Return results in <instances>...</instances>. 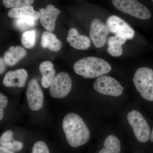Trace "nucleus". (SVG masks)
Listing matches in <instances>:
<instances>
[{"instance_id": "f257e3e1", "label": "nucleus", "mask_w": 153, "mask_h": 153, "mask_svg": "<svg viewBox=\"0 0 153 153\" xmlns=\"http://www.w3.org/2000/svg\"><path fill=\"white\" fill-rule=\"evenodd\" d=\"M62 126L67 142L71 146L76 148L85 144L90 138V132L78 115L70 113L63 118Z\"/></svg>"}, {"instance_id": "4468645a", "label": "nucleus", "mask_w": 153, "mask_h": 153, "mask_svg": "<svg viewBox=\"0 0 153 153\" xmlns=\"http://www.w3.org/2000/svg\"><path fill=\"white\" fill-rule=\"evenodd\" d=\"M127 38L120 35H115L110 37L108 39V47L107 52L113 57H118L121 56L123 52L122 45L127 41Z\"/></svg>"}, {"instance_id": "b1692460", "label": "nucleus", "mask_w": 153, "mask_h": 153, "mask_svg": "<svg viewBox=\"0 0 153 153\" xmlns=\"http://www.w3.org/2000/svg\"><path fill=\"white\" fill-rule=\"evenodd\" d=\"M32 153H50L49 148L46 143L39 141L33 146Z\"/></svg>"}, {"instance_id": "c85d7f7f", "label": "nucleus", "mask_w": 153, "mask_h": 153, "mask_svg": "<svg viewBox=\"0 0 153 153\" xmlns=\"http://www.w3.org/2000/svg\"><path fill=\"white\" fill-rule=\"evenodd\" d=\"M152 1L153 2V0H152Z\"/></svg>"}, {"instance_id": "412c9836", "label": "nucleus", "mask_w": 153, "mask_h": 153, "mask_svg": "<svg viewBox=\"0 0 153 153\" xmlns=\"http://www.w3.org/2000/svg\"><path fill=\"white\" fill-rule=\"evenodd\" d=\"M36 21L33 17H27L16 19L14 24L17 29L23 31L34 27L36 25Z\"/></svg>"}, {"instance_id": "7ed1b4c3", "label": "nucleus", "mask_w": 153, "mask_h": 153, "mask_svg": "<svg viewBox=\"0 0 153 153\" xmlns=\"http://www.w3.org/2000/svg\"><path fill=\"white\" fill-rule=\"evenodd\" d=\"M134 85L141 96L149 101H153V70L148 67L137 69L133 79Z\"/></svg>"}, {"instance_id": "6e6552de", "label": "nucleus", "mask_w": 153, "mask_h": 153, "mask_svg": "<svg viewBox=\"0 0 153 153\" xmlns=\"http://www.w3.org/2000/svg\"><path fill=\"white\" fill-rule=\"evenodd\" d=\"M110 32L106 25L100 19H95L91 21L89 36L96 48H102L104 46Z\"/></svg>"}, {"instance_id": "39448f33", "label": "nucleus", "mask_w": 153, "mask_h": 153, "mask_svg": "<svg viewBox=\"0 0 153 153\" xmlns=\"http://www.w3.org/2000/svg\"><path fill=\"white\" fill-rule=\"evenodd\" d=\"M127 120L137 139L141 143L147 142L150 138L151 129L141 114L137 111H132L128 114Z\"/></svg>"}, {"instance_id": "ddd939ff", "label": "nucleus", "mask_w": 153, "mask_h": 153, "mask_svg": "<svg viewBox=\"0 0 153 153\" xmlns=\"http://www.w3.org/2000/svg\"><path fill=\"white\" fill-rule=\"evenodd\" d=\"M66 41L69 43L71 47L78 50H87L91 46L89 38L80 35L74 28H71L68 31Z\"/></svg>"}, {"instance_id": "1a4fd4ad", "label": "nucleus", "mask_w": 153, "mask_h": 153, "mask_svg": "<svg viewBox=\"0 0 153 153\" xmlns=\"http://www.w3.org/2000/svg\"><path fill=\"white\" fill-rule=\"evenodd\" d=\"M26 94L30 109L34 111H37L42 108L44 103V94L37 79L35 78H33L29 81Z\"/></svg>"}, {"instance_id": "5701e85b", "label": "nucleus", "mask_w": 153, "mask_h": 153, "mask_svg": "<svg viewBox=\"0 0 153 153\" xmlns=\"http://www.w3.org/2000/svg\"><path fill=\"white\" fill-rule=\"evenodd\" d=\"M34 0H2L3 5L8 8H20L30 6Z\"/></svg>"}, {"instance_id": "393cba45", "label": "nucleus", "mask_w": 153, "mask_h": 153, "mask_svg": "<svg viewBox=\"0 0 153 153\" xmlns=\"http://www.w3.org/2000/svg\"><path fill=\"white\" fill-rule=\"evenodd\" d=\"M8 103V98L3 94L0 93V110H4Z\"/></svg>"}, {"instance_id": "20e7f679", "label": "nucleus", "mask_w": 153, "mask_h": 153, "mask_svg": "<svg viewBox=\"0 0 153 153\" xmlns=\"http://www.w3.org/2000/svg\"><path fill=\"white\" fill-rule=\"evenodd\" d=\"M112 2L119 10L137 19L146 20L152 16L149 10L137 0H112Z\"/></svg>"}, {"instance_id": "9b49d317", "label": "nucleus", "mask_w": 153, "mask_h": 153, "mask_svg": "<svg viewBox=\"0 0 153 153\" xmlns=\"http://www.w3.org/2000/svg\"><path fill=\"white\" fill-rule=\"evenodd\" d=\"M39 12L40 22L44 29L50 32L54 31L56 19L60 13V10L53 5L49 4L46 9H40Z\"/></svg>"}, {"instance_id": "4be33fe9", "label": "nucleus", "mask_w": 153, "mask_h": 153, "mask_svg": "<svg viewBox=\"0 0 153 153\" xmlns=\"http://www.w3.org/2000/svg\"><path fill=\"white\" fill-rule=\"evenodd\" d=\"M36 33L34 30L27 31L23 33L22 42L23 46L27 49H31L36 43Z\"/></svg>"}, {"instance_id": "2eb2a0df", "label": "nucleus", "mask_w": 153, "mask_h": 153, "mask_svg": "<svg viewBox=\"0 0 153 153\" xmlns=\"http://www.w3.org/2000/svg\"><path fill=\"white\" fill-rule=\"evenodd\" d=\"M39 70L42 75L41 85L44 88H48L52 84L56 71L52 62L45 61L39 66Z\"/></svg>"}, {"instance_id": "9d476101", "label": "nucleus", "mask_w": 153, "mask_h": 153, "mask_svg": "<svg viewBox=\"0 0 153 153\" xmlns=\"http://www.w3.org/2000/svg\"><path fill=\"white\" fill-rule=\"evenodd\" d=\"M106 25L110 33L124 36L127 39H131L135 35L134 31L129 25L120 18L114 15L108 18Z\"/></svg>"}, {"instance_id": "6ab92c4d", "label": "nucleus", "mask_w": 153, "mask_h": 153, "mask_svg": "<svg viewBox=\"0 0 153 153\" xmlns=\"http://www.w3.org/2000/svg\"><path fill=\"white\" fill-rule=\"evenodd\" d=\"M41 45L44 48H48L51 51L57 52L62 47L61 41L54 33L45 31L41 37Z\"/></svg>"}, {"instance_id": "aec40b11", "label": "nucleus", "mask_w": 153, "mask_h": 153, "mask_svg": "<svg viewBox=\"0 0 153 153\" xmlns=\"http://www.w3.org/2000/svg\"><path fill=\"white\" fill-rule=\"evenodd\" d=\"M120 141L115 136L111 135L107 137L104 147L98 153H120Z\"/></svg>"}, {"instance_id": "a878e982", "label": "nucleus", "mask_w": 153, "mask_h": 153, "mask_svg": "<svg viewBox=\"0 0 153 153\" xmlns=\"http://www.w3.org/2000/svg\"><path fill=\"white\" fill-rule=\"evenodd\" d=\"M5 64L6 63L4 59L1 57L0 59V74H2L5 70Z\"/></svg>"}, {"instance_id": "423d86ee", "label": "nucleus", "mask_w": 153, "mask_h": 153, "mask_svg": "<svg viewBox=\"0 0 153 153\" xmlns=\"http://www.w3.org/2000/svg\"><path fill=\"white\" fill-rule=\"evenodd\" d=\"M93 86L98 93L112 97L121 95L124 89L116 79L105 75L100 76L96 79Z\"/></svg>"}, {"instance_id": "dca6fc26", "label": "nucleus", "mask_w": 153, "mask_h": 153, "mask_svg": "<svg viewBox=\"0 0 153 153\" xmlns=\"http://www.w3.org/2000/svg\"><path fill=\"white\" fill-rule=\"evenodd\" d=\"M27 55L26 50L21 46L11 47L5 52L4 59L7 65L13 66L16 65Z\"/></svg>"}, {"instance_id": "bb28decb", "label": "nucleus", "mask_w": 153, "mask_h": 153, "mask_svg": "<svg viewBox=\"0 0 153 153\" xmlns=\"http://www.w3.org/2000/svg\"><path fill=\"white\" fill-rule=\"evenodd\" d=\"M0 153H14L13 151L9 150L7 149L2 147H0Z\"/></svg>"}, {"instance_id": "a211bd4d", "label": "nucleus", "mask_w": 153, "mask_h": 153, "mask_svg": "<svg viewBox=\"0 0 153 153\" xmlns=\"http://www.w3.org/2000/svg\"><path fill=\"white\" fill-rule=\"evenodd\" d=\"M8 16L10 18L13 19L25 18L27 17H32L37 21L40 18L39 12L34 10L32 6H27L20 8H12L9 11Z\"/></svg>"}, {"instance_id": "f8f14e48", "label": "nucleus", "mask_w": 153, "mask_h": 153, "mask_svg": "<svg viewBox=\"0 0 153 153\" xmlns=\"http://www.w3.org/2000/svg\"><path fill=\"white\" fill-rule=\"evenodd\" d=\"M28 73L25 69L9 71L5 75L3 84L8 87H23L27 79Z\"/></svg>"}, {"instance_id": "cd10ccee", "label": "nucleus", "mask_w": 153, "mask_h": 153, "mask_svg": "<svg viewBox=\"0 0 153 153\" xmlns=\"http://www.w3.org/2000/svg\"><path fill=\"white\" fill-rule=\"evenodd\" d=\"M150 140L152 142H153V129L152 131V133H151L150 136Z\"/></svg>"}, {"instance_id": "f03ea898", "label": "nucleus", "mask_w": 153, "mask_h": 153, "mask_svg": "<svg viewBox=\"0 0 153 153\" xmlns=\"http://www.w3.org/2000/svg\"><path fill=\"white\" fill-rule=\"evenodd\" d=\"M73 68L76 74L84 78H93L109 73L111 70V66L102 58L88 57L76 61Z\"/></svg>"}, {"instance_id": "0eeeda50", "label": "nucleus", "mask_w": 153, "mask_h": 153, "mask_svg": "<svg viewBox=\"0 0 153 153\" xmlns=\"http://www.w3.org/2000/svg\"><path fill=\"white\" fill-rule=\"evenodd\" d=\"M72 81L69 74L65 72L58 73L54 77L49 88L52 97L62 99L71 91Z\"/></svg>"}, {"instance_id": "f3484780", "label": "nucleus", "mask_w": 153, "mask_h": 153, "mask_svg": "<svg viewBox=\"0 0 153 153\" xmlns=\"http://www.w3.org/2000/svg\"><path fill=\"white\" fill-rule=\"evenodd\" d=\"M0 145L1 146L13 152H19L23 147V143L13 139V132L11 130L7 131L1 135Z\"/></svg>"}]
</instances>
